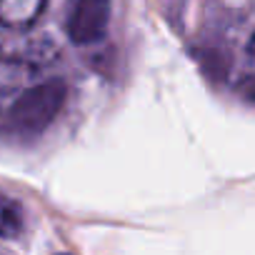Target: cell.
<instances>
[{
    "instance_id": "cell-2",
    "label": "cell",
    "mask_w": 255,
    "mask_h": 255,
    "mask_svg": "<svg viewBox=\"0 0 255 255\" xmlns=\"http://www.w3.org/2000/svg\"><path fill=\"white\" fill-rule=\"evenodd\" d=\"M110 20V0H73L68 13V35L78 45L103 38Z\"/></svg>"
},
{
    "instance_id": "cell-3",
    "label": "cell",
    "mask_w": 255,
    "mask_h": 255,
    "mask_svg": "<svg viewBox=\"0 0 255 255\" xmlns=\"http://www.w3.org/2000/svg\"><path fill=\"white\" fill-rule=\"evenodd\" d=\"M23 208L18 200L0 195V238H18L23 233Z\"/></svg>"
},
{
    "instance_id": "cell-1",
    "label": "cell",
    "mask_w": 255,
    "mask_h": 255,
    "mask_svg": "<svg viewBox=\"0 0 255 255\" xmlns=\"http://www.w3.org/2000/svg\"><path fill=\"white\" fill-rule=\"evenodd\" d=\"M68 88L63 80H48L25 90L8 110L5 130L15 138H35L55 120L65 105Z\"/></svg>"
}]
</instances>
